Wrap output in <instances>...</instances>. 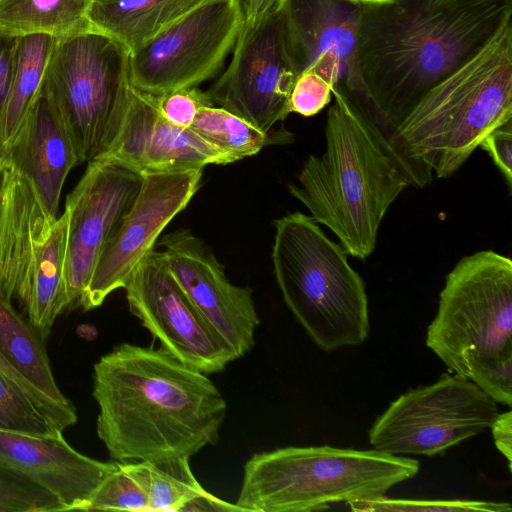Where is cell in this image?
Returning <instances> with one entry per match:
<instances>
[{
	"mask_svg": "<svg viewBox=\"0 0 512 512\" xmlns=\"http://www.w3.org/2000/svg\"><path fill=\"white\" fill-rule=\"evenodd\" d=\"M358 1V103L388 138L432 88L512 25V0Z\"/></svg>",
	"mask_w": 512,
	"mask_h": 512,
	"instance_id": "cell-1",
	"label": "cell"
},
{
	"mask_svg": "<svg viewBox=\"0 0 512 512\" xmlns=\"http://www.w3.org/2000/svg\"><path fill=\"white\" fill-rule=\"evenodd\" d=\"M96 430L118 462L191 458L219 437L227 403L207 374L157 349L115 346L93 368Z\"/></svg>",
	"mask_w": 512,
	"mask_h": 512,
	"instance_id": "cell-2",
	"label": "cell"
},
{
	"mask_svg": "<svg viewBox=\"0 0 512 512\" xmlns=\"http://www.w3.org/2000/svg\"><path fill=\"white\" fill-rule=\"evenodd\" d=\"M332 95L325 150L307 157L288 190L348 255L364 261L390 206L408 187L430 185L433 173L402 156L355 99L340 90Z\"/></svg>",
	"mask_w": 512,
	"mask_h": 512,
	"instance_id": "cell-3",
	"label": "cell"
},
{
	"mask_svg": "<svg viewBox=\"0 0 512 512\" xmlns=\"http://www.w3.org/2000/svg\"><path fill=\"white\" fill-rule=\"evenodd\" d=\"M512 120V25L432 88L389 140L437 178L459 170L493 130Z\"/></svg>",
	"mask_w": 512,
	"mask_h": 512,
	"instance_id": "cell-4",
	"label": "cell"
},
{
	"mask_svg": "<svg viewBox=\"0 0 512 512\" xmlns=\"http://www.w3.org/2000/svg\"><path fill=\"white\" fill-rule=\"evenodd\" d=\"M419 469L415 458L376 449L284 447L247 460L236 504L254 512L320 511L382 498Z\"/></svg>",
	"mask_w": 512,
	"mask_h": 512,
	"instance_id": "cell-5",
	"label": "cell"
},
{
	"mask_svg": "<svg viewBox=\"0 0 512 512\" xmlns=\"http://www.w3.org/2000/svg\"><path fill=\"white\" fill-rule=\"evenodd\" d=\"M274 275L283 299L314 343L331 352L362 344L369 334L365 283L310 215L274 221Z\"/></svg>",
	"mask_w": 512,
	"mask_h": 512,
	"instance_id": "cell-6",
	"label": "cell"
},
{
	"mask_svg": "<svg viewBox=\"0 0 512 512\" xmlns=\"http://www.w3.org/2000/svg\"><path fill=\"white\" fill-rule=\"evenodd\" d=\"M426 345L449 372L483 387L512 372V260L462 257L446 275Z\"/></svg>",
	"mask_w": 512,
	"mask_h": 512,
	"instance_id": "cell-7",
	"label": "cell"
},
{
	"mask_svg": "<svg viewBox=\"0 0 512 512\" xmlns=\"http://www.w3.org/2000/svg\"><path fill=\"white\" fill-rule=\"evenodd\" d=\"M68 214L55 217L32 180L12 165L0 173V293L17 298L45 339L68 308Z\"/></svg>",
	"mask_w": 512,
	"mask_h": 512,
	"instance_id": "cell-8",
	"label": "cell"
},
{
	"mask_svg": "<svg viewBox=\"0 0 512 512\" xmlns=\"http://www.w3.org/2000/svg\"><path fill=\"white\" fill-rule=\"evenodd\" d=\"M130 51L90 25L57 39L42 90L64 118L81 163L110 144L128 105Z\"/></svg>",
	"mask_w": 512,
	"mask_h": 512,
	"instance_id": "cell-9",
	"label": "cell"
},
{
	"mask_svg": "<svg viewBox=\"0 0 512 512\" xmlns=\"http://www.w3.org/2000/svg\"><path fill=\"white\" fill-rule=\"evenodd\" d=\"M498 414L497 403L474 382L445 373L391 402L368 437L379 451L432 457L490 428Z\"/></svg>",
	"mask_w": 512,
	"mask_h": 512,
	"instance_id": "cell-10",
	"label": "cell"
},
{
	"mask_svg": "<svg viewBox=\"0 0 512 512\" xmlns=\"http://www.w3.org/2000/svg\"><path fill=\"white\" fill-rule=\"evenodd\" d=\"M243 24L242 0H205L130 52L132 87L160 96L213 78Z\"/></svg>",
	"mask_w": 512,
	"mask_h": 512,
	"instance_id": "cell-11",
	"label": "cell"
},
{
	"mask_svg": "<svg viewBox=\"0 0 512 512\" xmlns=\"http://www.w3.org/2000/svg\"><path fill=\"white\" fill-rule=\"evenodd\" d=\"M297 76L276 6L257 26L240 30L228 68L205 93L214 106L270 133L290 114Z\"/></svg>",
	"mask_w": 512,
	"mask_h": 512,
	"instance_id": "cell-12",
	"label": "cell"
},
{
	"mask_svg": "<svg viewBox=\"0 0 512 512\" xmlns=\"http://www.w3.org/2000/svg\"><path fill=\"white\" fill-rule=\"evenodd\" d=\"M124 289L131 313L183 364L211 374L237 359L188 299L161 251L153 249L144 257Z\"/></svg>",
	"mask_w": 512,
	"mask_h": 512,
	"instance_id": "cell-13",
	"label": "cell"
},
{
	"mask_svg": "<svg viewBox=\"0 0 512 512\" xmlns=\"http://www.w3.org/2000/svg\"><path fill=\"white\" fill-rule=\"evenodd\" d=\"M203 169L142 175L141 187L102 250L79 306L85 311L99 307L125 287L165 227L197 192Z\"/></svg>",
	"mask_w": 512,
	"mask_h": 512,
	"instance_id": "cell-14",
	"label": "cell"
},
{
	"mask_svg": "<svg viewBox=\"0 0 512 512\" xmlns=\"http://www.w3.org/2000/svg\"><path fill=\"white\" fill-rule=\"evenodd\" d=\"M142 175L120 164L89 161L66 198L68 237L65 279L69 306H79L97 261L132 205Z\"/></svg>",
	"mask_w": 512,
	"mask_h": 512,
	"instance_id": "cell-15",
	"label": "cell"
},
{
	"mask_svg": "<svg viewBox=\"0 0 512 512\" xmlns=\"http://www.w3.org/2000/svg\"><path fill=\"white\" fill-rule=\"evenodd\" d=\"M161 251L188 299L237 359L254 345L260 323L253 292L230 282L211 249L188 229L165 235Z\"/></svg>",
	"mask_w": 512,
	"mask_h": 512,
	"instance_id": "cell-16",
	"label": "cell"
},
{
	"mask_svg": "<svg viewBox=\"0 0 512 512\" xmlns=\"http://www.w3.org/2000/svg\"><path fill=\"white\" fill-rule=\"evenodd\" d=\"M277 7L297 74L316 72L333 90L358 102L355 40L359 1L280 0Z\"/></svg>",
	"mask_w": 512,
	"mask_h": 512,
	"instance_id": "cell-17",
	"label": "cell"
},
{
	"mask_svg": "<svg viewBox=\"0 0 512 512\" xmlns=\"http://www.w3.org/2000/svg\"><path fill=\"white\" fill-rule=\"evenodd\" d=\"M94 161L120 164L141 175L231 163L226 154L191 128L178 127L163 118L156 96L134 87L113 139Z\"/></svg>",
	"mask_w": 512,
	"mask_h": 512,
	"instance_id": "cell-18",
	"label": "cell"
},
{
	"mask_svg": "<svg viewBox=\"0 0 512 512\" xmlns=\"http://www.w3.org/2000/svg\"><path fill=\"white\" fill-rule=\"evenodd\" d=\"M0 466L49 491L65 511H86L94 493L118 462H102L79 453L62 433L39 437L0 430Z\"/></svg>",
	"mask_w": 512,
	"mask_h": 512,
	"instance_id": "cell-19",
	"label": "cell"
},
{
	"mask_svg": "<svg viewBox=\"0 0 512 512\" xmlns=\"http://www.w3.org/2000/svg\"><path fill=\"white\" fill-rule=\"evenodd\" d=\"M81 164L70 130L50 97L41 90L27 121L6 152V165L28 176L46 207L58 217L63 185Z\"/></svg>",
	"mask_w": 512,
	"mask_h": 512,
	"instance_id": "cell-20",
	"label": "cell"
},
{
	"mask_svg": "<svg viewBox=\"0 0 512 512\" xmlns=\"http://www.w3.org/2000/svg\"><path fill=\"white\" fill-rule=\"evenodd\" d=\"M205 0H93L88 24L130 52Z\"/></svg>",
	"mask_w": 512,
	"mask_h": 512,
	"instance_id": "cell-21",
	"label": "cell"
},
{
	"mask_svg": "<svg viewBox=\"0 0 512 512\" xmlns=\"http://www.w3.org/2000/svg\"><path fill=\"white\" fill-rule=\"evenodd\" d=\"M43 338L0 293V353L29 383L55 402L74 407L59 389Z\"/></svg>",
	"mask_w": 512,
	"mask_h": 512,
	"instance_id": "cell-22",
	"label": "cell"
},
{
	"mask_svg": "<svg viewBox=\"0 0 512 512\" xmlns=\"http://www.w3.org/2000/svg\"><path fill=\"white\" fill-rule=\"evenodd\" d=\"M57 39L46 34L19 37L15 73L1 132L5 155L21 133L41 93L47 64Z\"/></svg>",
	"mask_w": 512,
	"mask_h": 512,
	"instance_id": "cell-23",
	"label": "cell"
},
{
	"mask_svg": "<svg viewBox=\"0 0 512 512\" xmlns=\"http://www.w3.org/2000/svg\"><path fill=\"white\" fill-rule=\"evenodd\" d=\"M130 463L147 492L148 512L207 511L216 498L199 484L187 457Z\"/></svg>",
	"mask_w": 512,
	"mask_h": 512,
	"instance_id": "cell-24",
	"label": "cell"
},
{
	"mask_svg": "<svg viewBox=\"0 0 512 512\" xmlns=\"http://www.w3.org/2000/svg\"><path fill=\"white\" fill-rule=\"evenodd\" d=\"M93 0H0V30L63 37L88 24Z\"/></svg>",
	"mask_w": 512,
	"mask_h": 512,
	"instance_id": "cell-25",
	"label": "cell"
},
{
	"mask_svg": "<svg viewBox=\"0 0 512 512\" xmlns=\"http://www.w3.org/2000/svg\"><path fill=\"white\" fill-rule=\"evenodd\" d=\"M190 128L226 154L231 163L253 156L267 145L292 141V136L287 131L276 136L265 133L217 106L203 107Z\"/></svg>",
	"mask_w": 512,
	"mask_h": 512,
	"instance_id": "cell-26",
	"label": "cell"
},
{
	"mask_svg": "<svg viewBox=\"0 0 512 512\" xmlns=\"http://www.w3.org/2000/svg\"><path fill=\"white\" fill-rule=\"evenodd\" d=\"M0 430L39 437L63 431L54 425L26 392L0 371Z\"/></svg>",
	"mask_w": 512,
	"mask_h": 512,
	"instance_id": "cell-27",
	"label": "cell"
},
{
	"mask_svg": "<svg viewBox=\"0 0 512 512\" xmlns=\"http://www.w3.org/2000/svg\"><path fill=\"white\" fill-rule=\"evenodd\" d=\"M92 510L148 512L147 492L130 461L118 462L117 468L101 483L86 508Z\"/></svg>",
	"mask_w": 512,
	"mask_h": 512,
	"instance_id": "cell-28",
	"label": "cell"
},
{
	"mask_svg": "<svg viewBox=\"0 0 512 512\" xmlns=\"http://www.w3.org/2000/svg\"><path fill=\"white\" fill-rule=\"evenodd\" d=\"M65 511L61 502L35 482L0 466V512Z\"/></svg>",
	"mask_w": 512,
	"mask_h": 512,
	"instance_id": "cell-29",
	"label": "cell"
},
{
	"mask_svg": "<svg viewBox=\"0 0 512 512\" xmlns=\"http://www.w3.org/2000/svg\"><path fill=\"white\" fill-rule=\"evenodd\" d=\"M353 511H447V512H511L512 507L506 502H489L478 500H407L391 499L384 496L375 500L357 501L346 504Z\"/></svg>",
	"mask_w": 512,
	"mask_h": 512,
	"instance_id": "cell-30",
	"label": "cell"
},
{
	"mask_svg": "<svg viewBox=\"0 0 512 512\" xmlns=\"http://www.w3.org/2000/svg\"><path fill=\"white\" fill-rule=\"evenodd\" d=\"M333 86L313 71L300 73L292 87L288 110L304 117L314 116L332 99Z\"/></svg>",
	"mask_w": 512,
	"mask_h": 512,
	"instance_id": "cell-31",
	"label": "cell"
},
{
	"mask_svg": "<svg viewBox=\"0 0 512 512\" xmlns=\"http://www.w3.org/2000/svg\"><path fill=\"white\" fill-rule=\"evenodd\" d=\"M157 98L159 113L170 123L190 128L198 112L206 106H214L206 95L197 87L172 91Z\"/></svg>",
	"mask_w": 512,
	"mask_h": 512,
	"instance_id": "cell-32",
	"label": "cell"
},
{
	"mask_svg": "<svg viewBox=\"0 0 512 512\" xmlns=\"http://www.w3.org/2000/svg\"><path fill=\"white\" fill-rule=\"evenodd\" d=\"M0 371L21 387L44 415L60 430L64 431L77 422V413L74 407L63 406L46 396L19 374L1 353Z\"/></svg>",
	"mask_w": 512,
	"mask_h": 512,
	"instance_id": "cell-33",
	"label": "cell"
},
{
	"mask_svg": "<svg viewBox=\"0 0 512 512\" xmlns=\"http://www.w3.org/2000/svg\"><path fill=\"white\" fill-rule=\"evenodd\" d=\"M18 43V36L0 30V172L6 166V155L2 144L1 132L15 73Z\"/></svg>",
	"mask_w": 512,
	"mask_h": 512,
	"instance_id": "cell-34",
	"label": "cell"
},
{
	"mask_svg": "<svg viewBox=\"0 0 512 512\" xmlns=\"http://www.w3.org/2000/svg\"><path fill=\"white\" fill-rule=\"evenodd\" d=\"M491 157L511 192L512 188V120L493 130L480 146Z\"/></svg>",
	"mask_w": 512,
	"mask_h": 512,
	"instance_id": "cell-35",
	"label": "cell"
},
{
	"mask_svg": "<svg viewBox=\"0 0 512 512\" xmlns=\"http://www.w3.org/2000/svg\"><path fill=\"white\" fill-rule=\"evenodd\" d=\"M490 429L496 448L507 459L509 470L512 464V412L499 413Z\"/></svg>",
	"mask_w": 512,
	"mask_h": 512,
	"instance_id": "cell-36",
	"label": "cell"
},
{
	"mask_svg": "<svg viewBox=\"0 0 512 512\" xmlns=\"http://www.w3.org/2000/svg\"><path fill=\"white\" fill-rule=\"evenodd\" d=\"M280 0H242L243 24L241 29H252L274 9Z\"/></svg>",
	"mask_w": 512,
	"mask_h": 512,
	"instance_id": "cell-37",
	"label": "cell"
},
{
	"mask_svg": "<svg viewBox=\"0 0 512 512\" xmlns=\"http://www.w3.org/2000/svg\"><path fill=\"white\" fill-rule=\"evenodd\" d=\"M1 172H2V171H1ZM1 172H0V173H1Z\"/></svg>",
	"mask_w": 512,
	"mask_h": 512,
	"instance_id": "cell-38",
	"label": "cell"
}]
</instances>
